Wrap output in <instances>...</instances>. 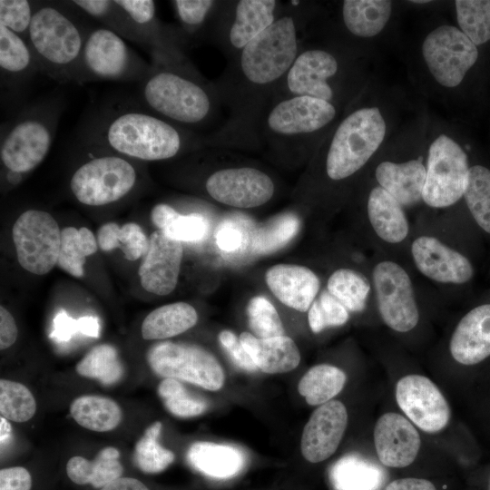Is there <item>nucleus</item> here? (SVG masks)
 <instances>
[{"instance_id":"f257e3e1","label":"nucleus","mask_w":490,"mask_h":490,"mask_svg":"<svg viewBox=\"0 0 490 490\" xmlns=\"http://www.w3.org/2000/svg\"><path fill=\"white\" fill-rule=\"evenodd\" d=\"M302 10L279 13L275 22L230 58L214 83L230 109L229 122L211 142H251L268 105L278 93L301 47Z\"/></svg>"},{"instance_id":"f03ea898","label":"nucleus","mask_w":490,"mask_h":490,"mask_svg":"<svg viewBox=\"0 0 490 490\" xmlns=\"http://www.w3.org/2000/svg\"><path fill=\"white\" fill-rule=\"evenodd\" d=\"M82 142L130 160L172 159L189 147L208 143V137L182 129L139 106L108 107L84 125Z\"/></svg>"},{"instance_id":"7ed1b4c3","label":"nucleus","mask_w":490,"mask_h":490,"mask_svg":"<svg viewBox=\"0 0 490 490\" xmlns=\"http://www.w3.org/2000/svg\"><path fill=\"white\" fill-rule=\"evenodd\" d=\"M139 83L142 107L191 132L204 128L221 103L214 83H208L188 62L153 64Z\"/></svg>"},{"instance_id":"20e7f679","label":"nucleus","mask_w":490,"mask_h":490,"mask_svg":"<svg viewBox=\"0 0 490 490\" xmlns=\"http://www.w3.org/2000/svg\"><path fill=\"white\" fill-rule=\"evenodd\" d=\"M71 1L39 2L27 42L40 72L60 83H75L90 27Z\"/></svg>"},{"instance_id":"39448f33","label":"nucleus","mask_w":490,"mask_h":490,"mask_svg":"<svg viewBox=\"0 0 490 490\" xmlns=\"http://www.w3.org/2000/svg\"><path fill=\"white\" fill-rule=\"evenodd\" d=\"M355 61L342 47L302 46L275 99L309 96L347 110L358 93Z\"/></svg>"},{"instance_id":"423d86ee","label":"nucleus","mask_w":490,"mask_h":490,"mask_svg":"<svg viewBox=\"0 0 490 490\" xmlns=\"http://www.w3.org/2000/svg\"><path fill=\"white\" fill-rule=\"evenodd\" d=\"M320 143L324 172L332 181L359 172L386 142L389 125L377 104L351 105Z\"/></svg>"},{"instance_id":"0eeeda50","label":"nucleus","mask_w":490,"mask_h":490,"mask_svg":"<svg viewBox=\"0 0 490 490\" xmlns=\"http://www.w3.org/2000/svg\"><path fill=\"white\" fill-rule=\"evenodd\" d=\"M63 106L60 96H48L24 107L2 125L0 159L9 184H18L47 156Z\"/></svg>"},{"instance_id":"6e6552de","label":"nucleus","mask_w":490,"mask_h":490,"mask_svg":"<svg viewBox=\"0 0 490 490\" xmlns=\"http://www.w3.org/2000/svg\"><path fill=\"white\" fill-rule=\"evenodd\" d=\"M339 113L335 105L313 97L278 98L264 111L258 133L274 148L321 143L339 120Z\"/></svg>"},{"instance_id":"1a4fd4ad","label":"nucleus","mask_w":490,"mask_h":490,"mask_svg":"<svg viewBox=\"0 0 490 490\" xmlns=\"http://www.w3.org/2000/svg\"><path fill=\"white\" fill-rule=\"evenodd\" d=\"M84 144L90 149L87 158L74 170L69 181L70 191L80 203L105 206L123 199L133 191L138 172L130 159Z\"/></svg>"},{"instance_id":"9d476101","label":"nucleus","mask_w":490,"mask_h":490,"mask_svg":"<svg viewBox=\"0 0 490 490\" xmlns=\"http://www.w3.org/2000/svg\"><path fill=\"white\" fill-rule=\"evenodd\" d=\"M151 67L119 34L103 25L90 26L75 83L102 80L140 83Z\"/></svg>"},{"instance_id":"9b49d317","label":"nucleus","mask_w":490,"mask_h":490,"mask_svg":"<svg viewBox=\"0 0 490 490\" xmlns=\"http://www.w3.org/2000/svg\"><path fill=\"white\" fill-rule=\"evenodd\" d=\"M469 163L466 151L450 133L442 132L429 142L423 201L432 208L457 202L466 191Z\"/></svg>"},{"instance_id":"f8f14e48","label":"nucleus","mask_w":490,"mask_h":490,"mask_svg":"<svg viewBox=\"0 0 490 490\" xmlns=\"http://www.w3.org/2000/svg\"><path fill=\"white\" fill-rule=\"evenodd\" d=\"M420 55L432 80L450 91L464 82L476 64L479 51L457 25L440 24L424 36Z\"/></svg>"},{"instance_id":"ddd939ff","label":"nucleus","mask_w":490,"mask_h":490,"mask_svg":"<svg viewBox=\"0 0 490 490\" xmlns=\"http://www.w3.org/2000/svg\"><path fill=\"white\" fill-rule=\"evenodd\" d=\"M151 369L163 378H174L207 390L220 389L225 381L218 359L201 346L162 341L153 344L146 355Z\"/></svg>"},{"instance_id":"4468645a","label":"nucleus","mask_w":490,"mask_h":490,"mask_svg":"<svg viewBox=\"0 0 490 490\" xmlns=\"http://www.w3.org/2000/svg\"><path fill=\"white\" fill-rule=\"evenodd\" d=\"M275 0L220 2L211 33L230 58L269 28L279 15Z\"/></svg>"},{"instance_id":"2eb2a0df","label":"nucleus","mask_w":490,"mask_h":490,"mask_svg":"<svg viewBox=\"0 0 490 490\" xmlns=\"http://www.w3.org/2000/svg\"><path fill=\"white\" fill-rule=\"evenodd\" d=\"M12 237L17 260L27 271L44 275L57 264L61 230L50 213L38 210L23 212L13 226Z\"/></svg>"},{"instance_id":"dca6fc26","label":"nucleus","mask_w":490,"mask_h":490,"mask_svg":"<svg viewBox=\"0 0 490 490\" xmlns=\"http://www.w3.org/2000/svg\"><path fill=\"white\" fill-rule=\"evenodd\" d=\"M373 282L381 318L398 332L413 329L419 319L411 279L397 263L385 260L373 270Z\"/></svg>"},{"instance_id":"f3484780","label":"nucleus","mask_w":490,"mask_h":490,"mask_svg":"<svg viewBox=\"0 0 490 490\" xmlns=\"http://www.w3.org/2000/svg\"><path fill=\"white\" fill-rule=\"evenodd\" d=\"M205 190L214 201L240 209L260 207L274 195L272 179L254 167H229L213 172Z\"/></svg>"},{"instance_id":"a211bd4d","label":"nucleus","mask_w":490,"mask_h":490,"mask_svg":"<svg viewBox=\"0 0 490 490\" xmlns=\"http://www.w3.org/2000/svg\"><path fill=\"white\" fill-rule=\"evenodd\" d=\"M396 398L408 419L425 432H439L449 422V405L436 384L426 377H403L397 384Z\"/></svg>"},{"instance_id":"6ab92c4d","label":"nucleus","mask_w":490,"mask_h":490,"mask_svg":"<svg viewBox=\"0 0 490 490\" xmlns=\"http://www.w3.org/2000/svg\"><path fill=\"white\" fill-rule=\"evenodd\" d=\"M136 31L140 44L150 51L153 64L187 61L183 43L176 28L163 25L156 16V4L152 0H116Z\"/></svg>"},{"instance_id":"aec40b11","label":"nucleus","mask_w":490,"mask_h":490,"mask_svg":"<svg viewBox=\"0 0 490 490\" xmlns=\"http://www.w3.org/2000/svg\"><path fill=\"white\" fill-rule=\"evenodd\" d=\"M183 254L181 241L157 230L149 237L148 250L139 268L142 287L148 292L165 296L175 289Z\"/></svg>"},{"instance_id":"412c9836","label":"nucleus","mask_w":490,"mask_h":490,"mask_svg":"<svg viewBox=\"0 0 490 490\" xmlns=\"http://www.w3.org/2000/svg\"><path fill=\"white\" fill-rule=\"evenodd\" d=\"M348 425L344 404L330 400L318 406L305 425L300 449L310 463H319L330 457L338 449Z\"/></svg>"},{"instance_id":"4be33fe9","label":"nucleus","mask_w":490,"mask_h":490,"mask_svg":"<svg viewBox=\"0 0 490 490\" xmlns=\"http://www.w3.org/2000/svg\"><path fill=\"white\" fill-rule=\"evenodd\" d=\"M411 253L417 270L432 280L464 284L473 277L474 269L469 260L434 237L416 239Z\"/></svg>"},{"instance_id":"5701e85b","label":"nucleus","mask_w":490,"mask_h":490,"mask_svg":"<svg viewBox=\"0 0 490 490\" xmlns=\"http://www.w3.org/2000/svg\"><path fill=\"white\" fill-rule=\"evenodd\" d=\"M374 442L380 463L395 468L412 464L421 446L416 427L397 413H386L377 420Z\"/></svg>"},{"instance_id":"b1692460","label":"nucleus","mask_w":490,"mask_h":490,"mask_svg":"<svg viewBox=\"0 0 490 490\" xmlns=\"http://www.w3.org/2000/svg\"><path fill=\"white\" fill-rule=\"evenodd\" d=\"M41 73L26 40L0 24L1 91L19 96L26 84Z\"/></svg>"},{"instance_id":"393cba45","label":"nucleus","mask_w":490,"mask_h":490,"mask_svg":"<svg viewBox=\"0 0 490 490\" xmlns=\"http://www.w3.org/2000/svg\"><path fill=\"white\" fill-rule=\"evenodd\" d=\"M265 279L281 303L300 312L309 309L320 286L319 279L311 270L293 264L272 266L267 270Z\"/></svg>"},{"instance_id":"a878e982","label":"nucleus","mask_w":490,"mask_h":490,"mask_svg":"<svg viewBox=\"0 0 490 490\" xmlns=\"http://www.w3.org/2000/svg\"><path fill=\"white\" fill-rule=\"evenodd\" d=\"M453 358L466 366L490 356V304L467 312L456 327L449 344Z\"/></svg>"},{"instance_id":"bb28decb","label":"nucleus","mask_w":490,"mask_h":490,"mask_svg":"<svg viewBox=\"0 0 490 490\" xmlns=\"http://www.w3.org/2000/svg\"><path fill=\"white\" fill-rule=\"evenodd\" d=\"M380 187L403 207H411L422 200L426 181V164L420 160L404 162L383 161L375 170Z\"/></svg>"},{"instance_id":"cd10ccee","label":"nucleus","mask_w":490,"mask_h":490,"mask_svg":"<svg viewBox=\"0 0 490 490\" xmlns=\"http://www.w3.org/2000/svg\"><path fill=\"white\" fill-rule=\"evenodd\" d=\"M394 5L389 0H344L339 16L343 28L360 40L379 35L391 21Z\"/></svg>"},{"instance_id":"c85d7f7f","label":"nucleus","mask_w":490,"mask_h":490,"mask_svg":"<svg viewBox=\"0 0 490 490\" xmlns=\"http://www.w3.org/2000/svg\"><path fill=\"white\" fill-rule=\"evenodd\" d=\"M256 368L268 374L287 373L300 362V353L296 343L288 336L258 338L253 334L242 332L239 337Z\"/></svg>"},{"instance_id":"c756f323","label":"nucleus","mask_w":490,"mask_h":490,"mask_svg":"<svg viewBox=\"0 0 490 490\" xmlns=\"http://www.w3.org/2000/svg\"><path fill=\"white\" fill-rule=\"evenodd\" d=\"M187 460L194 469L217 479L235 476L245 466V456L240 448L203 441L190 446Z\"/></svg>"},{"instance_id":"7c9ffc66","label":"nucleus","mask_w":490,"mask_h":490,"mask_svg":"<svg viewBox=\"0 0 490 490\" xmlns=\"http://www.w3.org/2000/svg\"><path fill=\"white\" fill-rule=\"evenodd\" d=\"M368 216L377 235L388 243H398L408 234V222L403 206L379 185L368 198Z\"/></svg>"},{"instance_id":"2f4dec72","label":"nucleus","mask_w":490,"mask_h":490,"mask_svg":"<svg viewBox=\"0 0 490 490\" xmlns=\"http://www.w3.org/2000/svg\"><path fill=\"white\" fill-rule=\"evenodd\" d=\"M117 448H103L93 460L73 456L66 465L68 477L77 485L90 484L94 488H103L122 477L123 467Z\"/></svg>"},{"instance_id":"473e14b6","label":"nucleus","mask_w":490,"mask_h":490,"mask_svg":"<svg viewBox=\"0 0 490 490\" xmlns=\"http://www.w3.org/2000/svg\"><path fill=\"white\" fill-rule=\"evenodd\" d=\"M334 490H380L385 471L374 462L358 455L345 456L329 472Z\"/></svg>"},{"instance_id":"72a5a7b5","label":"nucleus","mask_w":490,"mask_h":490,"mask_svg":"<svg viewBox=\"0 0 490 490\" xmlns=\"http://www.w3.org/2000/svg\"><path fill=\"white\" fill-rule=\"evenodd\" d=\"M198 320L195 309L186 302H175L153 309L142 324L144 339H165L185 332Z\"/></svg>"},{"instance_id":"f704fd0d","label":"nucleus","mask_w":490,"mask_h":490,"mask_svg":"<svg viewBox=\"0 0 490 490\" xmlns=\"http://www.w3.org/2000/svg\"><path fill=\"white\" fill-rule=\"evenodd\" d=\"M72 417L83 427L108 432L120 424L122 409L113 399L97 396L84 395L76 397L70 405Z\"/></svg>"},{"instance_id":"c9c22d12","label":"nucleus","mask_w":490,"mask_h":490,"mask_svg":"<svg viewBox=\"0 0 490 490\" xmlns=\"http://www.w3.org/2000/svg\"><path fill=\"white\" fill-rule=\"evenodd\" d=\"M347 376L340 368L319 364L310 368L300 378L298 390L310 406H320L336 397L344 387Z\"/></svg>"},{"instance_id":"e433bc0d","label":"nucleus","mask_w":490,"mask_h":490,"mask_svg":"<svg viewBox=\"0 0 490 490\" xmlns=\"http://www.w3.org/2000/svg\"><path fill=\"white\" fill-rule=\"evenodd\" d=\"M97 247V239L89 229L64 228L61 230L57 265L70 275L81 278L85 258L95 253Z\"/></svg>"},{"instance_id":"4c0bfd02","label":"nucleus","mask_w":490,"mask_h":490,"mask_svg":"<svg viewBox=\"0 0 490 490\" xmlns=\"http://www.w3.org/2000/svg\"><path fill=\"white\" fill-rule=\"evenodd\" d=\"M97 243L101 250L110 251L119 248L128 260H136L148 250L149 240L142 228L129 222L119 226L115 222H108L97 231Z\"/></svg>"},{"instance_id":"58836bf2","label":"nucleus","mask_w":490,"mask_h":490,"mask_svg":"<svg viewBox=\"0 0 490 490\" xmlns=\"http://www.w3.org/2000/svg\"><path fill=\"white\" fill-rule=\"evenodd\" d=\"M75 369L80 376L96 379L104 386L120 381L124 372L116 348L110 344L93 348L78 362Z\"/></svg>"},{"instance_id":"ea45409f","label":"nucleus","mask_w":490,"mask_h":490,"mask_svg":"<svg viewBox=\"0 0 490 490\" xmlns=\"http://www.w3.org/2000/svg\"><path fill=\"white\" fill-rule=\"evenodd\" d=\"M71 3L87 17L97 20L123 39L140 44L130 18L116 0H74Z\"/></svg>"},{"instance_id":"a19ab883","label":"nucleus","mask_w":490,"mask_h":490,"mask_svg":"<svg viewBox=\"0 0 490 490\" xmlns=\"http://www.w3.org/2000/svg\"><path fill=\"white\" fill-rule=\"evenodd\" d=\"M328 291L348 310L360 312L366 307L370 284L359 272L350 269H338L328 280Z\"/></svg>"},{"instance_id":"79ce46f5","label":"nucleus","mask_w":490,"mask_h":490,"mask_svg":"<svg viewBox=\"0 0 490 490\" xmlns=\"http://www.w3.org/2000/svg\"><path fill=\"white\" fill-rule=\"evenodd\" d=\"M162 424L155 421L149 426L137 441L133 461L143 473L157 474L165 470L174 460V454L159 442Z\"/></svg>"},{"instance_id":"37998d69","label":"nucleus","mask_w":490,"mask_h":490,"mask_svg":"<svg viewBox=\"0 0 490 490\" xmlns=\"http://www.w3.org/2000/svg\"><path fill=\"white\" fill-rule=\"evenodd\" d=\"M457 27L477 47L490 41V0H456Z\"/></svg>"},{"instance_id":"c03bdc74","label":"nucleus","mask_w":490,"mask_h":490,"mask_svg":"<svg viewBox=\"0 0 490 490\" xmlns=\"http://www.w3.org/2000/svg\"><path fill=\"white\" fill-rule=\"evenodd\" d=\"M172 4L180 25L176 30L185 44L187 39L199 35L205 27L211 24L220 2L175 0Z\"/></svg>"},{"instance_id":"a18cd8bd","label":"nucleus","mask_w":490,"mask_h":490,"mask_svg":"<svg viewBox=\"0 0 490 490\" xmlns=\"http://www.w3.org/2000/svg\"><path fill=\"white\" fill-rule=\"evenodd\" d=\"M464 198L475 222L490 234V170L488 168L479 164L470 167Z\"/></svg>"},{"instance_id":"49530a36","label":"nucleus","mask_w":490,"mask_h":490,"mask_svg":"<svg viewBox=\"0 0 490 490\" xmlns=\"http://www.w3.org/2000/svg\"><path fill=\"white\" fill-rule=\"evenodd\" d=\"M164 407L178 417H193L203 414L208 403L191 394L183 384L174 378H163L157 388Z\"/></svg>"},{"instance_id":"de8ad7c7","label":"nucleus","mask_w":490,"mask_h":490,"mask_svg":"<svg viewBox=\"0 0 490 490\" xmlns=\"http://www.w3.org/2000/svg\"><path fill=\"white\" fill-rule=\"evenodd\" d=\"M35 411V399L24 385L4 378L0 380L1 416L22 423L31 419Z\"/></svg>"},{"instance_id":"09e8293b","label":"nucleus","mask_w":490,"mask_h":490,"mask_svg":"<svg viewBox=\"0 0 490 490\" xmlns=\"http://www.w3.org/2000/svg\"><path fill=\"white\" fill-rule=\"evenodd\" d=\"M299 220L294 214H284L260 228L253 236V250L260 254L276 251L298 232Z\"/></svg>"},{"instance_id":"8fccbe9b","label":"nucleus","mask_w":490,"mask_h":490,"mask_svg":"<svg viewBox=\"0 0 490 490\" xmlns=\"http://www.w3.org/2000/svg\"><path fill=\"white\" fill-rule=\"evenodd\" d=\"M249 327L258 338L284 335L280 317L271 302L262 296L253 297L247 306Z\"/></svg>"},{"instance_id":"3c124183","label":"nucleus","mask_w":490,"mask_h":490,"mask_svg":"<svg viewBox=\"0 0 490 490\" xmlns=\"http://www.w3.org/2000/svg\"><path fill=\"white\" fill-rule=\"evenodd\" d=\"M348 317V309L327 289L311 304L308 320L310 329L319 333L327 328L344 325Z\"/></svg>"},{"instance_id":"603ef678","label":"nucleus","mask_w":490,"mask_h":490,"mask_svg":"<svg viewBox=\"0 0 490 490\" xmlns=\"http://www.w3.org/2000/svg\"><path fill=\"white\" fill-rule=\"evenodd\" d=\"M37 1L1 0L0 24L27 41Z\"/></svg>"},{"instance_id":"864d4df0","label":"nucleus","mask_w":490,"mask_h":490,"mask_svg":"<svg viewBox=\"0 0 490 490\" xmlns=\"http://www.w3.org/2000/svg\"><path fill=\"white\" fill-rule=\"evenodd\" d=\"M207 220L197 213L179 216L162 230L166 235L179 241H199L208 232Z\"/></svg>"},{"instance_id":"5fc2aeb1","label":"nucleus","mask_w":490,"mask_h":490,"mask_svg":"<svg viewBox=\"0 0 490 490\" xmlns=\"http://www.w3.org/2000/svg\"><path fill=\"white\" fill-rule=\"evenodd\" d=\"M219 341L238 368L247 372H255L258 370L240 338H237L232 331H220L219 334Z\"/></svg>"},{"instance_id":"6e6d98bb","label":"nucleus","mask_w":490,"mask_h":490,"mask_svg":"<svg viewBox=\"0 0 490 490\" xmlns=\"http://www.w3.org/2000/svg\"><path fill=\"white\" fill-rule=\"evenodd\" d=\"M32 477L27 469L12 466L0 470V490H30Z\"/></svg>"},{"instance_id":"4d7b16f0","label":"nucleus","mask_w":490,"mask_h":490,"mask_svg":"<svg viewBox=\"0 0 490 490\" xmlns=\"http://www.w3.org/2000/svg\"><path fill=\"white\" fill-rule=\"evenodd\" d=\"M77 333H80L78 318H73L64 310L59 311L54 318L50 337L57 342H67Z\"/></svg>"},{"instance_id":"13d9d810","label":"nucleus","mask_w":490,"mask_h":490,"mask_svg":"<svg viewBox=\"0 0 490 490\" xmlns=\"http://www.w3.org/2000/svg\"><path fill=\"white\" fill-rule=\"evenodd\" d=\"M18 335L17 327L13 316L4 308L0 307V348L6 349L16 340Z\"/></svg>"},{"instance_id":"bf43d9fd","label":"nucleus","mask_w":490,"mask_h":490,"mask_svg":"<svg viewBox=\"0 0 490 490\" xmlns=\"http://www.w3.org/2000/svg\"><path fill=\"white\" fill-rule=\"evenodd\" d=\"M242 241L241 231L233 226L224 225L217 231L216 242L223 251H236L242 245Z\"/></svg>"},{"instance_id":"052dcab7","label":"nucleus","mask_w":490,"mask_h":490,"mask_svg":"<svg viewBox=\"0 0 490 490\" xmlns=\"http://www.w3.org/2000/svg\"><path fill=\"white\" fill-rule=\"evenodd\" d=\"M179 212L171 205L159 203L151 211L153 224L161 230H164L178 216Z\"/></svg>"},{"instance_id":"680f3d73","label":"nucleus","mask_w":490,"mask_h":490,"mask_svg":"<svg viewBox=\"0 0 490 490\" xmlns=\"http://www.w3.org/2000/svg\"><path fill=\"white\" fill-rule=\"evenodd\" d=\"M385 490H436L435 485L426 479L401 478L392 481Z\"/></svg>"},{"instance_id":"e2e57ef3","label":"nucleus","mask_w":490,"mask_h":490,"mask_svg":"<svg viewBox=\"0 0 490 490\" xmlns=\"http://www.w3.org/2000/svg\"><path fill=\"white\" fill-rule=\"evenodd\" d=\"M100 490H149L140 480L132 477H120Z\"/></svg>"},{"instance_id":"0e129e2a","label":"nucleus","mask_w":490,"mask_h":490,"mask_svg":"<svg viewBox=\"0 0 490 490\" xmlns=\"http://www.w3.org/2000/svg\"><path fill=\"white\" fill-rule=\"evenodd\" d=\"M80 333L92 338H98L100 335L99 319L93 316H84L78 318Z\"/></svg>"},{"instance_id":"69168bd1","label":"nucleus","mask_w":490,"mask_h":490,"mask_svg":"<svg viewBox=\"0 0 490 490\" xmlns=\"http://www.w3.org/2000/svg\"><path fill=\"white\" fill-rule=\"evenodd\" d=\"M12 428L9 420L1 416L0 417V441L1 446L8 443L11 439Z\"/></svg>"},{"instance_id":"338daca9","label":"nucleus","mask_w":490,"mask_h":490,"mask_svg":"<svg viewBox=\"0 0 490 490\" xmlns=\"http://www.w3.org/2000/svg\"><path fill=\"white\" fill-rule=\"evenodd\" d=\"M489 490H490V485H489Z\"/></svg>"}]
</instances>
